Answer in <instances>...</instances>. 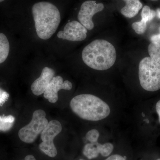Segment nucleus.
I'll return each mask as SVG.
<instances>
[{
    "mask_svg": "<svg viewBox=\"0 0 160 160\" xmlns=\"http://www.w3.org/2000/svg\"><path fill=\"white\" fill-rule=\"evenodd\" d=\"M82 58L85 64L92 69L104 71L114 65L117 58L116 50L108 41L97 39L84 48Z\"/></svg>",
    "mask_w": 160,
    "mask_h": 160,
    "instance_id": "1",
    "label": "nucleus"
},
{
    "mask_svg": "<svg viewBox=\"0 0 160 160\" xmlns=\"http://www.w3.org/2000/svg\"><path fill=\"white\" fill-rule=\"evenodd\" d=\"M70 108L81 118L97 122L108 117L111 112L107 103L97 96L90 94H80L70 101Z\"/></svg>",
    "mask_w": 160,
    "mask_h": 160,
    "instance_id": "2",
    "label": "nucleus"
},
{
    "mask_svg": "<svg viewBox=\"0 0 160 160\" xmlns=\"http://www.w3.org/2000/svg\"><path fill=\"white\" fill-rule=\"evenodd\" d=\"M32 16L38 37L49 39L57 30L61 22V15L57 7L48 2L35 3L32 6Z\"/></svg>",
    "mask_w": 160,
    "mask_h": 160,
    "instance_id": "3",
    "label": "nucleus"
},
{
    "mask_svg": "<svg viewBox=\"0 0 160 160\" xmlns=\"http://www.w3.org/2000/svg\"><path fill=\"white\" fill-rule=\"evenodd\" d=\"M138 76L140 85L146 91L155 92L160 89V64L150 57L141 60Z\"/></svg>",
    "mask_w": 160,
    "mask_h": 160,
    "instance_id": "4",
    "label": "nucleus"
},
{
    "mask_svg": "<svg viewBox=\"0 0 160 160\" xmlns=\"http://www.w3.org/2000/svg\"><path fill=\"white\" fill-rule=\"evenodd\" d=\"M46 117V113L44 110H35L32 114L30 122L21 128L19 131L20 140L29 144L33 143L49 123Z\"/></svg>",
    "mask_w": 160,
    "mask_h": 160,
    "instance_id": "5",
    "label": "nucleus"
},
{
    "mask_svg": "<svg viewBox=\"0 0 160 160\" xmlns=\"http://www.w3.org/2000/svg\"><path fill=\"white\" fill-rule=\"evenodd\" d=\"M62 130L61 123L56 120L50 121L45 129L41 133L42 142L39 147L40 150L46 155L54 158L57 155L58 152L53 143L55 138L59 134Z\"/></svg>",
    "mask_w": 160,
    "mask_h": 160,
    "instance_id": "6",
    "label": "nucleus"
},
{
    "mask_svg": "<svg viewBox=\"0 0 160 160\" xmlns=\"http://www.w3.org/2000/svg\"><path fill=\"white\" fill-rule=\"evenodd\" d=\"M104 9V5L102 3H97L94 1H86L81 6L78 14V19L86 29L91 30L94 27L92 17L96 13L102 11Z\"/></svg>",
    "mask_w": 160,
    "mask_h": 160,
    "instance_id": "7",
    "label": "nucleus"
},
{
    "mask_svg": "<svg viewBox=\"0 0 160 160\" xmlns=\"http://www.w3.org/2000/svg\"><path fill=\"white\" fill-rule=\"evenodd\" d=\"M87 29L77 21H73L67 23L63 31L58 32V37L63 40L80 42L87 37Z\"/></svg>",
    "mask_w": 160,
    "mask_h": 160,
    "instance_id": "8",
    "label": "nucleus"
},
{
    "mask_svg": "<svg viewBox=\"0 0 160 160\" xmlns=\"http://www.w3.org/2000/svg\"><path fill=\"white\" fill-rule=\"evenodd\" d=\"M72 84L69 81H63V78L60 76L52 78L49 86L44 93V97L52 103L56 102L58 100V92L61 89L71 90Z\"/></svg>",
    "mask_w": 160,
    "mask_h": 160,
    "instance_id": "9",
    "label": "nucleus"
},
{
    "mask_svg": "<svg viewBox=\"0 0 160 160\" xmlns=\"http://www.w3.org/2000/svg\"><path fill=\"white\" fill-rule=\"evenodd\" d=\"M54 75L55 71L53 69L45 67L42 70L40 77L32 84L31 89L33 94L39 96L44 93Z\"/></svg>",
    "mask_w": 160,
    "mask_h": 160,
    "instance_id": "10",
    "label": "nucleus"
},
{
    "mask_svg": "<svg viewBox=\"0 0 160 160\" xmlns=\"http://www.w3.org/2000/svg\"><path fill=\"white\" fill-rule=\"evenodd\" d=\"M126 2V6L122 8L121 12L126 18L134 17L142 8V4L140 0H123Z\"/></svg>",
    "mask_w": 160,
    "mask_h": 160,
    "instance_id": "11",
    "label": "nucleus"
},
{
    "mask_svg": "<svg viewBox=\"0 0 160 160\" xmlns=\"http://www.w3.org/2000/svg\"><path fill=\"white\" fill-rule=\"evenodd\" d=\"M10 46L5 34L0 33V64L4 62L9 55Z\"/></svg>",
    "mask_w": 160,
    "mask_h": 160,
    "instance_id": "12",
    "label": "nucleus"
},
{
    "mask_svg": "<svg viewBox=\"0 0 160 160\" xmlns=\"http://www.w3.org/2000/svg\"><path fill=\"white\" fill-rule=\"evenodd\" d=\"M96 143H88L83 148V154L89 160L97 158L100 154L97 148Z\"/></svg>",
    "mask_w": 160,
    "mask_h": 160,
    "instance_id": "13",
    "label": "nucleus"
},
{
    "mask_svg": "<svg viewBox=\"0 0 160 160\" xmlns=\"http://www.w3.org/2000/svg\"><path fill=\"white\" fill-rule=\"evenodd\" d=\"M15 118L11 115L0 116V131H9L12 128Z\"/></svg>",
    "mask_w": 160,
    "mask_h": 160,
    "instance_id": "14",
    "label": "nucleus"
},
{
    "mask_svg": "<svg viewBox=\"0 0 160 160\" xmlns=\"http://www.w3.org/2000/svg\"><path fill=\"white\" fill-rule=\"evenodd\" d=\"M148 50L149 57L160 64V44L152 42L148 46Z\"/></svg>",
    "mask_w": 160,
    "mask_h": 160,
    "instance_id": "15",
    "label": "nucleus"
},
{
    "mask_svg": "<svg viewBox=\"0 0 160 160\" xmlns=\"http://www.w3.org/2000/svg\"><path fill=\"white\" fill-rule=\"evenodd\" d=\"M96 146L100 154L104 157L109 156L114 149L113 145L109 142L104 144H101L97 142L96 143Z\"/></svg>",
    "mask_w": 160,
    "mask_h": 160,
    "instance_id": "16",
    "label": "nucleus"
},
{
    "mask_svg": "<svg viewBox=\"0 0 160 160\" xmlns=\"http://www.w3.org/2000/svg\"><path fill=\"white\" fill-rule=\"evenodd\" d=\"M156 16V12L150 9L149 6H146L143 7L141 13L142 20L146 22H150Z\"/></svg>",
    "mask_w": 160,
    "mask_h": 160,
    "instance_id": "17",
    "label": "nucleus"
},
{
    "mask_svg": "<svg viewBox=\"0 0 160 160\" xmlns=\"http://www.w3.org/2000/svg\"><path fill=\"white\" fill-rule=\"evenodd\" d=\"M132 27L135 32L138 34H142L146 31L147 22L141 20L140 22L132 23Z\"/></svg>",
    "mask_w": 160,
    "mask_h": 160,
    "instance_id": "18",
    "label": "nucleus"
},
{
    "mask_svg": "<svg viewBox=\"0 0 160 160\" xmlns=\"http://www.w3.org/2000/svg\"><path fill=\"white\" fill-rule=\"evenodd\" d=\"M100 136L99 131L96 129H92L89 130L86 133V139L91 143L98 142V139Z\"/></svg>",
    "mask_w": 160,
    "mask_h": 160,
    "instance_id": "19",
    "label": "nucleus"
},
{
    "mask_svg": "<svg viewBox=\"0 0 160 160\" xmlns=\"http://www.w3.org/2000/svg\"><path fill=\"white\" fill-rule=\"evenodd\" d=\"M9 94L0 88V106H2L9 98Z\"/></svg>",
    "mask_w": 160,
    "mask_h": 160,
    "instance_id": "20",
    "label": "nucleus"
},
{
    "mask_svg": "<svg viewBox=\"0 0 160 160\" xmlns=\"http://www.w3.org/2000/svg\"><path fill=\"white\" fill-rule=\"evenodd\" d=\"M105 160H126L122 156L119 154H113Z\"/></svg>",
    "mask_w": 160,
    "mask_h": 160,
    "instance_id": "21",
    "label": "nucleus"
},
{
    "mask_svg": "<svg viewBox=\"0 0 160 160\" xmlns=\"http://www.w3.org/2000/svg\"><path fill=\"white\" fill-rule=\"evenodd\" d=\"M150 40L152 42H157L160 44V33L158 34L152 35L150 38Z\"/></svg>",
    "mask_w": 160,
    "mask_h": 160,
    "instance_id": "22",
    "label": "nucleus"
},
{
    "mask_svg": "<svg viewBox=\"0 0 160 160\" xmlns=\"http://www.w3.org/2000/svg\"><path fill=\"white\" fill-rule=\"evenodd\" d=\"M156 109L159 118L160 122V100L157 103L156 105Z\"/></svg>",
    "mask_w": 160,
    "mask_h": 160,
    "instance_id": "23",
    "label": "nucleus"
},
{
    "mask_svg": "<svg viewBox=\"0 0 160 160\" xmlns=\"http://www.w3.org/2000/svg\"><path fill=\"white\" fill-rule=\"evenodd\" d=\"M23 160H36L35 158L32 155H28L26 156V158Z\"/></svg>",
    "mask_w": 160,
    "mask_h": 160,
    "instance_id": "24",
    "label": "nucleus"
},
{
    "mask_svg": "<svg viewBox=\"0 0 160 160\" xmlns=\"http://www.w3.org/2000/svg\"><path fill=\"white\" fill-rule=\"evenodd\" d=\"M156 15L158 17V18L160 19V8H158L157 9L156 12Z\"/></svg>",
    "mask_w": 160,
    "mask_h": 160,
    "instance_id": "25",
    "label": "nucleus"
},
{
    "mask_svg": "<svg viewBox=\"0 0 160 160\" xmlns=\"http://www.w3.org/2000/svg\"><path fill=\"white\" fill-rule=\"evenodd\" d=\"M150 1H158V0H150Z\"/></svg>",
    "mask_w": 160,
    "mask_h": 160,
    "instance_id": "26",
    "label": "nucleus"
},
{
    "mask_svg": "<svg viewBox=\"0 0 160 160\" xmlns=\"http://www.w3.org/2000/svg\"><path fill=\"white\" fill-rule=\"evenodd\" d=\"M4 0H0V2H3V1H4Z\"/></svg>",
    "mask_w": 160,
    "mask_h": 160,
    "instance_id": "27",
    "label": "nucleus"
},
{
    "mask_svg": "<svg viewBox=\"0 0 160 160\" xmlns=\"http://www.w3.org/2000/svg\"><path fill=\"white\" fill-rule=\"evenodd\" d=\"M157 160H160V158L158 159H157Z\"/></svg>",
    "mask_w": 160,
    "mask_h": 160,
    "instance_id": "28",
    "label": "nucleus"
},
{
    "mask_svg": "<svg viewBox=\"0 0 160 160\" xmlns=\"http://www.w3.org/2000/svg\"><path fill=\"white\" fill-rule=\"evenodd\" d=\"M80 160H83V159H80Z\"/></svg>",
    "mask_w": 160,
    "mask_h": 160,
    "instance_id": "29",
    "label": "nucleus"
}]
</instances>
